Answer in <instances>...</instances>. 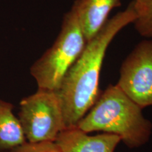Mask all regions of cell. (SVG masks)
<instances>
[{"label":"cell","mask_w":152,"mask_h":152,"mask_svg":"<svg viewBox=\"0 0 152 152\" xmlns=\"http://www.w3.org/2000/svg\"><path fill=\"white\" fill-rule=\"evenodd\" d=\"M136 14L132 3L109 19L87 42L84 50L64 76L57 91L66 129L75 128L99 96V77L108 47L121 30L133 23Z\"/></svg>","instance_id":"6da1fadb"},{"label":"cell","mask_w":152,"mask_h":152,"mask_svg":"<svg viewBox=\"0 0 152 152\" xmlns=\"http://www.w3.org/2000/svg\"><path fill=\"white\" fill-rule=\"evenodd\" d=\"M75 9L64 15L61 28L52 45L30 67L38 88L58 90L64 76L87 45Z\"/></svg>","instance_id":"3957f363"},{"label":"cell","mask_w":152,"mask_h":152,"mask_svg":"<svg viewBox=\"0 0 152 152\" xmlns=\"http://www.w3.org/2000/svg\"><path fill=\"white\" fill-rule=\"evenodd\" d=\"M116 85L142 109L152 106V39L140 42L125 58Z\"/></svg>","instance_id":"5b68a950"},{"label":"cell","mask_w":152,"mask_h":152,"mask_svg":"<svg viewBox=\"0 0 152 152\" xmlns=\"http://www.w3.org/2000/svg\"><path fill=\"white\" fill-rule=\"evenodd\" d=\"M13 109L12 104L0 99V152L13 149L27 142Z\"/></svg>","instance_id":"ba28073f"},{"label":"cell","mask_w":152,"mask_h":152,"mask_svg":"<svg viewBox=\"0 0 152 152\" xmlns=\"http://www.w3.org/2000/svg\"><path fill=\"white\" fill-rule=\"evenodd\" d=\"M4 152H61V151L55 142L30 143L26 142L14 149Z\"/></svg>","instance_id":"30bf717a"},{"label":"cell","mask_w":152,"mask_h":152,"mask_svg":"<svg viewBox=\"0 0 152 152\" xmlns=\"http://www.w3.org/2000/svg\"><path fill=\"white\" fill-rule=\"evenodd\" d=\"M18 118L30 143L54 142L66 129L56 90L38 88L35 93L23 99Z\"/></svg>","instance_id":"277c9868"},{"label":"cell","mask_w":152,"mask_h":152,"mask_svg":"<svg viewBox=\"0 0 152 152\" xmlns=\"http://www.w3.org/2000/svg\"><path fill=\"white\" fill-rule=\"evenodd\" d=\"M132 3L136 14L134 28L142 37L152 38V0H134Z\"/></svg>","instance_id":"9c48e42d"},{"label":"cell","mask_w":152,"mask_h":152,"mask_svg":"<svg viewBox=\"0 0 152 152\" xmlns=\"http://www.w3.org/2000/svg\"><path fill=\"white\" fill-rule=\"evenodd\" d=\"M121 0H75L73 5L87 42L92 39L107 22L111 11Z\"/></svg>","instance_id":"52a82bcc"},{"label":"cell","mask_w":152,"mask_h":152,"mask_svg":"<svg viewBox=\"0 0 152 152\" xmlns=\"http://www.w3.org/2000/svg\"><path fill=\"white\" fill-rule=\"evenodd\" d=\"M121 142L117 134L104 132L90 136L75 127L61 132L54 142L61 152H114Z\"/></svg>","instance_id":"8992f818"},{"label":"cell","mask_w":152,"mask_h":152,"mask_svg":"<svg viewBox=\"0 0 152 152\" xmlns=\"http://www.w3.org/2000/svg\"><path fill=\"white\" fill-rule=\"evenodd\" d=\"M142 109L117 85H110L76 127L86 133L117 134L127 147L138 148L149 142L152 133V123Z\"/></svg>","instance_id":"7a4b0ae2"}]
</instances>
